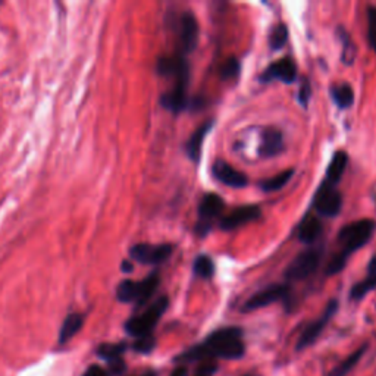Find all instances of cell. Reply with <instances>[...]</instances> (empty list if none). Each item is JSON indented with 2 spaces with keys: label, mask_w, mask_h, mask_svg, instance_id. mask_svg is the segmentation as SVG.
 I'll return each mask as SVG.
<instances>
[{
  "label": "cell",
  "mask_w": 376,
  "mask_h": 376,
  "mask_svg": "<svg viewBox=\"0 0 376 376\" xmlns=\"http://www.w3.org/2000/svg\"><path fill=\"white\" fill-rule=\"evenodd\" d=\"M246 354L244 331L239 327H224L175 357V363L215 362V359L238 360Z\"/></svg>",
  "instance_id": "6da1fadb"
},
{
  "label": "cell",
  "mask_w": 376,
  "mask_h": 376,
  "mask_svg": "<svg viewBox=\"0 0 376 376\" xmlns=\"http://www.w3.org/2000/svg\"><path fill=\"white\" fill-rule=\"evenodd\" d=\"M376 233V221L375 219H359L349 225H344L337 237L338 252L331 257L327 265L325 274L327 277L338 275L341 270L346 268L351 255L359 252L360 248L366 246L373 238Z\"/></svg>",
  "instance_id": "7a4b0ae2"
},
{
  "label": "cell",
  "mask_w": 376,
  "mask_h": 376,
  "mask_svg": "<svg viewBox=\"0 0 376 376\" xmlns=\"http://www.w3.org/2000/svg\"><path fill=\"white\" fill-rule=\"evenodd\" d=\"M159 285L161 275L156 270L141 281L124 279L117 288V298L125 305H135V307L140 309L148 305Z\"/></svg>",
  "instance_id": "3957f363"
},
{
  "label": "cell",
  "mask_w": 376,
  "mask_h": 376,
  "mask_svg": "<svg viewBox=\"0 0 376 376\" xmlns=\"http://www.w3.org/2000/svg\"><path fill=\"white\" fill-rule=\"evenodd\" d=\"M169 307V298L166 296L154 300L149 307H145L139 315L130 318L125 322V331L128 336L134 338H141L153 336L154 328L158 327L159 320L165 315V312Z\"/></svg>",
  "instance_id": "277c9868"
},
{
  "label": "cell",
  "mask_w": 376,
  "mask_h": 376,
  "mask_svg": "<svg viewBox=\"0 0 376 376\" xmlns=\"http://www.w3.org/2000/svg\"><path fill=\"white\" fill-rule=\"evenodd\" d=\"M225 209L224 198L216 193H206L197 207V222L194 226V233L197 237H207L212 233L215 221L222 218Z\"/></svg>",
  "instance_id": "5b68a950"
},
{
  "label": "cell",
  "mask_w": 376,
  "mask_h": 376,
  "mask_svg": "<svg viewBox=\"0 0 376 376\" xmlns=\"http://www.w3.org/2000/svg\"><path fill=\"white\" fill-rule=\"evenodd\" d=\"M188 84H190V80H178L174 82L171 90L163 93L161 96V106L174 115H178L184 110H194L202 108L204 102L198 97L190 99L188 97Z\"/></svg>",
  "instance_id": "8992f818"
},
{
  "label": "cell",
  "mask_w": 376,
  "mask_h": 376,
  "mask_svg": "<svg viewBox=\"0 0 376 376\" xmlns=\"http://www.w3.org/2000/svg\"><path fill=\"white\" fill-rule=\"evenodd\" d=\"M322 262V250L320 248H309L297 255L291 260V263L287 266L284 278L287 284L292 282L305 281L309 277L316 272Z\"/></svg>",
  "instance_id": "52a82bcc"
},
{
  "label": "cell",
  "mask_w": 376,
  "mask_h": 376,
  "mask_svg": "<svg viewBox=\"0 0 376 376\" xmlns=\"http://www.w3.org/2000/svg\"><path fill=\"white\" fill-rule=\"evenodd\" d=\"M338 309H340V301L337 298H331L327 303L325 309H323L322 315L318 319L312 320L309 325L301 331L300 337L297 340V344H296V350L303 351V350L312 347L313 344L319 340L322 332L325 331V328L328 327V323L332 320V318L337 315Z\"/></svg>",
  "instance_id": "ba28073f"
},
{
  "label": "cell",
  "mask_w": 376,
  "mask_h": 376,
  "mask_svg": "<svg viewBox=\"0 0 376 376\" xmlns=\"http://www.w3.org/2000/svg\"><path fill=\"white\" fill-rule=\"evenodd\" d=\"M313 209L323 218H336L342 209V194L337 185L323 180L313 196Z\"/></svg>",
  "instance_id": "9c48e42d"
},
{
  "label": "cell",
  "mask_w": 376,
  "mask_h": 376,
  "mask_svg": "<svg viewBox=\"0 0 376 376\" xmlns=\"http://www.w3.org/2000/svg\"><path fill=\"white\" fill-rule=\"evenodd\" d=\"M291 297V285L284 282V284H270L260 291L255 292L252 297H248L243 305V312H255L259 309L268 307L274 303L284 301L285 305Z\"/></svg>",
  "instance_id": "30bf717a"
},
{
  "label": "cell",
  "mask_w": 376,
  "mask_h": 376,
  "mask_svg": "<svg viewBox=\"0 0 376 376\" xmlns=\"http://www.w3.org/2000/svg\"><path fill=\"white\" fill-rule=\"evenodd\" d=\"M175 250L174 244H150V243H139L130 248V257L141 265L159 266L168 260Z\"/></svg>",
  "instance_id": "8fae6325"
},
{
  "label": "cell",
  "mask_w": 376,
  "mask_h": 376,
  "mask_svg": "<svg viewBox=\"0 0 376 376\" xmlns=\"http://www.w3.org/2000/svg\"><path fill=\"white\" fill-rule=\"evenodd\" d=\"M176 33H178V54L183 56L193 54L200 38V27L191 10H185L180 15L176 23Z\"/></svg>",
  "instance_id": "7c38bea8"
},
{
  "label": "cell",
  "mask_w": 376,
  "mask_h": 376,
  "mask_svg": "<svg viewBox=\"0 0 376 376\" xmlns=\"http://www.w3.org/2000/svg\"><path fill=\"white\" fill-rule=\"evenodd\" d=\"M298 78L297 64L292 58H281L279 60H275L270 64L266 69H263L262 74L259 77V81L268 84L272 81H282L284 84H292Z\"/></svg>",
  "instance_id": "4fadbf2b"
},
{
  "label": "cell",
  "mask_w": 376,
  "mask_h": 376,
  "mask_svg": "<svg viewBox=\"0 0 376 376\" xmlns=\"http://www.w3.org/2000/svg\"><path fill=\"white\" fill-rule=\"evenodd\" d=\"M156 72H158L161 77L174 78V81L190 80L191 77L190 62L180 54L161 56L158 62H156Z\"/></svg>",
  "instance_id": "5bb4252c"
},
{
  "label": "cell",
  "mask_w": 376,
  "mask_h": 376,
  "mask_svg": "<svg viewBox=\"0 0 376 376\" xmlns=\"http://www.w3.org/2000/svg\"><path fill=\"white\" fill-rule=\"evenodd\" d=\"M262 216V209L257 204H244L233 209L231 212L219 219V228L222 231H234L250 222H255Z\"/></svg>",
  "instance_id": "9a60e30c"
},
{
  "label": "cell",
  "mask_w": 376,
  "mask_h": 376,
  "mask_svg": "<svg viewBox=\"0 0 376 376\" xmlns=\"http://www.w3.org/2000/svg\"><path fill=\"white\" fill-rule=\"evenodd\" d=\"M211 171H212L213 178L226 187L244 188L248 184V178L244 172L238 171L233 165H229L228 162L222 159L215 161Z\"/></svg>",
  "instance_id": "2e32d148"
},
{
  "label": "cell",
  "mask_w": 376,
  "mask_h": 376,
  "mask_svg": "<svg viewBox=\"0 0 376 376\" xmlns=\"http://www.w3.org/2000/svg\"><path fill=\"white\" fill-rule=\"evenodd\" d=\"M215 125V119H207L202 125H198L197 130L188 137L184 145V152L187 158L190 159L194 165H197L202 159V150H203V143L207 137V134L212 131Z\"/></svg>",
  "instance_id": "e0dca14e"
},
{
  "label": "cell",
  "mask_w": 376,
  "mask_h": 376,
  "mask_svg": "<svg viewBox=\"0 0 376 376\" xmlns=\"http://www.w3.org/2000/svg\"><path fill=\"white\" fill-rule=\"evenodd\" d=\"M285 149L284 134L278 128H266L262 131V139H260L259 154L265 159L275 158Z\"/></svg>",
  "instance_id": "ac0fdd59"
},
{
  "label": "cell",
  "mask_w": 376,
  "mask_h": 376,
  "mask_svg": "<svg viewBox=\"0 0 376 376\" xmlns=\"http://www.w3.org/2000/svg\"><path fill=\"white\" fill-rule=\"evenodd\" d=\"M323 233V224L316 216L306 215L297 226V238L305 246L315 244Z\"/></svg>",
  "instance_id": "d6986e66"
},
{
  "label": "cell",
  "mask_w": 376,
  "mask_h": 376,
  "mask_svg": "<svg viewBox=\"0 0 376 376\" xmlns=\"http://www.w3.org/2000/svg\"><path fill=\"white\" fill-rule=\"evenodd\" d=\"M347 163H349V154L346 152L338 150L333 153L325 172V181L337 185L341 181L344 172H346L347 169Z\"/></svg>",
  "instance_id": "ffe728a7"
},
{
  "label": "cell",
  "mask_w": 376,
  "mask_h": 376,
  "mask_svg": "<svg viewBox=\"0 0 376 376\" xmlns=\"http://www.w3.org/2000/svg\"><path fill=\"white\" fill-rule=\"evenodd\" d=\"M82 325H84V315H82V313H69L60 327V332H59L60 346H65L68 341L74 338L80 332V329L82 328Z\"/></svg>",
  "instance_id": "44dd1931"
},
{
  "label": "cell",
  "mask_w": 376,
  "mask_h": 376,
  "mask_svg": "<svg viewBox=\"0 0 376 376\" xmlns=\"http://www.w3.org/2000/svg\"><path fill=\"white\" fill-rule=\"evenodd\" d=\"M329 93H331V99L337 104L338 109H349L354 104V100H356V94H354V90L349 82L333 84Z\"/></svg>",
  "instance_id": "7402d4cb"
},
{
  "label": "cell",
  "mask_w": 376,
  "mask_h": 376,
  "mask_svg": "<svg viewBox=\"0 0 376 376\" xmlns=\"http://www.w3.org/2000/svg\"><path fill=\"white\" fill-rule=\"evenodd\" d=\"M336 34L338 36V40L341 41L342 51H341V59L344 65H353L354 60H356L357 56V47L353 43L351 36L349 31L344 28L342 25H338L336 30Z\"/></svg>",
  "instance_id": "603a6c76"
},
{
  "label": "cell",
  "mask_w": 376,
  "mask_h": 376,
  "mask_svg": "<svg viewBox=\"0 0 376 376\" xmlns=\"http://www.w3.org/2000/svg\"><path fill=\"white\" fill-rule=\"evenodd\" d=\"M366 351H368V344H363L362 347L354 350L350 356H347L342 362H340L337 366L331 371L329 376H347L354 368H356V364L362 360V357L364 356V353Z\"/></svg>",
  "instance_id": "cb8c5ba5"
},
{
  "label": "cell",
  "mask_w": 376,
  "mask_h": 376,
  "mask_svg": "<svg viewBox=\"0 0 376 376\" xmlns=\"http://www.w3.org/2000/svg\"><path fill=\"white\" fill-rule=\"evenodd\" d=\"M294 169H285L282 171L274 176H270V178H266L263 181L259 183V188L265 193H274L281 190V188H284L292 178V175H294Z\"/></svg>",
  "instance_id": "d4e9b609"
},
{
  "label": "cell",
  "mask_w": 376,
  "mask_h": 376,
  "mask_svg": "<svg viewBox=\"0 0 376 376\" xmlns=\"http://www.w3.org/2000/svg\"><path fill=\"white\" fill-rule=\"evenodd\" d=\"M193 272L197 278L200 279H204V281L212 279L216 274V266H215L213 259L209 255H198L194 259Z\"/></svg>",
  "instance_id": "484cf974"
},
{
  "label": "cell",
  "mask_w": 376,
  "mask_h": 376,
  "mask_svg": "<svg viewBox=\"0 0 376 376\" xmlns=\"http://www.w3.org/2000/svg\"><path fill=\"white\" fill-rule=\"evenodd\" d=\"M128 346L125 342H115V344H100L97 349V356L103 360H106L109 364L113 362L122 360L124 353L127 351Z\"/></svg>",
  "instance_id": "4316f807"
},
{
  "label": "cell",
  "mask_w": 376,
  "mask_h": 376,
  "mask_svg": "<svg viewBox=\"0 0 376 376\" xmlns=\"http://www.w3.org/2000/svg\"><path fill=\"white\" fill-rule=\"evenodd\" d=\"M288 37H290V30L285 24L279 23L278 25H275L272 28V31H270L269 38H268V45H269L270 50H274V51L281 50L287 45Z\"/></svg>",
  "instance_id": "83f0119b"
},
{
  "label": "cell",
  "mask_w": 376,
  "mask_h": 376,
  "mask_svg": "<svg viewBox=\"0 0 376 376\" xmlns=\"http://www.w3.org/2000/svg\"><path fill=\"white\" fill-rule=\"evenodd\" d=\"M373 290H376V277H366L364 279L356 282V284L351 287L350 300L351 301H360Z\"/></svg>",
  "instance_id": "f1b7e54d"
},
{
  "label": "cell",
  "mask_w": 376,
  "mask_h": 376,
  "mask_svg": "<svg viewBox=\"0 0 376 376\" xmlns=\"http://www.w3.org/2000/svg\"><path fill=\"white\" fill-rule=\"evenodd\" d=\"M239 72H242V64H239V60L237 58L231 56L224 62L221 68H219V77L224 81H231L239 77Z\"/></svg>",
  "instance_id": "f546056e"
},
{
  "label": "cell",
  "mask_w": 376,
  "mask_h": 376,
  "mask_svg": "<svg viewBox=\"0 0 376 376\" xmlns=\"http://www.w3.org/2000/svg\"><path fill=\"white\" fill-rule=\"evenodd\" d=\"M156 349V338L153 336L135 338L132 344V350L140 354H150Z\"/></svg>",
  "instance_id": "4dcf8cb0"
},
{
  "label": "cell",
  "mask_w": 376,
  "mask_h": 376,
  "mask_svg": "<svg viewBox=\"0 0 376 376\" xmlns=\"http://www.w3.org/2000/svg\"><path fill=\"white\" fill-rule=\"evenodd\" d=\"M310 99H312V84H310L309 78L303 77L301 82H300V87H298L297 100H298V103L301 104L303 108L307 109L309 108V103H310Z\"/></svg>",
  "instance_id": "1f68e13d"
},
{
  "label": "cell",
  "mask_w": 376,
  "mask_h": 376,
  "mask_svg": "<svg viewBox=\"0 0 376 376\" xmlns=\"http://www.w3.org/2000/svg\"><path fill=\"white\" fill-rule=\"evenodd\" d=\"M218 372V364L215 362H202L197 368L194 376H215Z\"/></svg>",
  "instance_id": "d6a6232c"
},
{
  "label": "cell",
  "mask_w": 376,
  "mask_h": 376,
  "mask_svg": "<svg viewBox=\"0 0 376 376\" xmlns=\"http://www.w3.org/2000/svg\"><path fill=\"white\" fill-rule=\"evenodd\" d=\"M84 376H109V372H108V371H104V369L100 368V366H97V364H94V366H90V368L86 371Z\"/></svg>",
  "instance_id": "836d02e7"
},
{
  "label": "cell",
  "mask_w": 376,
  "mask_h": 376,
  "mask_svg": "<svg viewBox=\"0 0 376 376\" xmlns=\"http://www.w3.org/2000/svg\"><path fill=\"white\" fill-rule=\"evenodd\" d=\"M368 19H369V27L376 28V6L368 8Z\"/></svg>",
  "instance_id": "e575fe53"
},
{
  "label": "cell",
  "mask_w": 376,
  "mask_h": 376,
  "mask_svg": "<svg viewBox=\"0 0 376 376\" xmlns=\"http://www.w3.org/2000/svg\"><path fill=\"white\" fill-rule=\"evenodd\" d=\"M368 277H376V252L371 257V262L368 265Z\"/></svg>",
  "instance_id": "d590c367"
},
{
  "label": "cell",
  "mask_w": 376,
  "mask_h": 376,
  "mask_svg": "<svg viewBox=\"0 0 376 376\" xmlns=\"http://www.w3.org/2000/svg\"><path fill=\"white\" fill-rule=\"evenodd\" d=\"M121 269H122V272H125V274H131V272H132V269H134L132 260H131V259L124 260V262L121 263Z\"/></svg>",
  "instance_id": "8d00e7d4"
},
{
  "label": "cell",
  "mask_w": 376,
  "mask_h": 376,
  "mask_svg": "<svg viewBox=\"0 0 376 376\" xmlns=\"http://www.w3.org/2000/svg\"><path fill=\"white\" fill-rule=\"evenodd\" d=\"M368 38H369V43H371L372 49L376 51V28L369 27V30H368Z\"/></svg>",
  "instance_id": "74e56055"
},
{
  "label": "cell",
  "mask_w": 376,
  "mask_h": 376,
  "mask_svg": "<svg viewBox=\"0 0 376 376\" xmlns=\"http://www.w3.org/2000/svg\"><path fill=\"white\" fill-rule=\"evenodd\" d=\"M171 376H188V369L184 366V364H181V366H178L175 371H172Z\"/></svg>",
  "instance_id": "f35d334b"
},
{
  "label": "cell",
  "mask_w": 376,
  "mask_h": 376,
  "mask_svg": "<svg viewBox=\"0 0 376 376\" xmlns=\"http://www.w3.org/2000/svg\"><path fill=\"white\" fill-rule=\"evenodd\" d=\"M139 376H158V375H156V372H153V371H148V372H144V373H141Z\"/></svg>",
  "instance_id": "ab89813d"
},
{
  "label": "cell",
  "mask_w": 376,
  "mask_h": 376,
  "mask_svg": "<svg viewBox=\"0 0 376 376\" xmlns=\"http://www.w3.org/2000/svg\"><path fill=\"white\" fill-rule=\"evenodd\" d=\"M243 376H256V375H243Z\"/></svg>",
  "instance_id": "60d3db41"
}]
</instances>
